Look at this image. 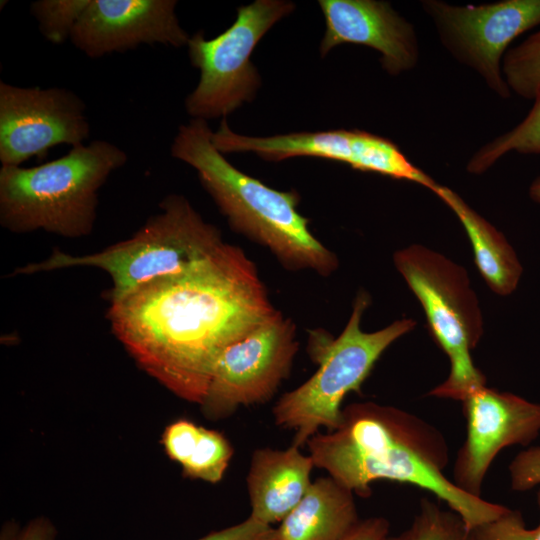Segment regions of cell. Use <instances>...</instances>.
Instances as JSON below:
<instances>
[{"label": "cell", "mask_w": 540, "mask_h": 540, "mask_svg": "<svg viewBox=\"0 0 540 540\" xmlns=\"http://www.w3.org/2000/svg\"><path fill=\"white\" fill-rule=\"evenodd\" d=\"M278 312L255 263L224 243L189 269L109 302L107 319L143 371L200 405L221 353Z\"/></svg>", "instance_id": "6da1fadb"}, {"label": "cell", "mask_w": 540, "mask_h": 540, "mask_svg": "<svg viewBox=\"0 0 540 540\" xmlns=\"http://www.w3.org/2000/svg\"><path fill=\"white\" fill-rule=\"evenodd\" d=\"M315 467L360 497L388 480L432 493L457 513L467 529L500 517L508 508L475 497L444 474L449 449L443 435L420 417L375 402L343 408L340 426L306 443Z\"/></svg>", "instance_id": "7a4b0ae2"}, {"label": "cell", "mask_w": 540, "mask_h": 540, "mask_svg": "<svg viewBox=\"0 0 540 540\" xmlns=\"http://www.w3.org/2000/svg\"><path fill=\"white\" fill-rule=\"evenodd\" d=\"M207 121L192 118L173 139L171 156L193 167L231 229L265 247L289 271L329 277L339 261L298 210L296 190L279 191L235 168L213 145Z\"/></svg>", "instance_id": "3957f363"}, {"label": "cell", "mask_w": 540, "mask_h": 540, "mask_svg": "<svg viewBox=\"0 0 540 540\" xmlns=\"http://www.w3.org/2000/svg\"><path fill=\"white\" fill-rule=\"evenodd\" d=\"M127 159L117 145L96 139L38 166H1V226L18 234L42 230L65 238L88 236L99 190Z\"/></svg>", "instance_id": "277c9868"}, {"label": "cell", "mask_w": 540, "mask_h": 540, "mask_svg": "<svg viewBox=\"0 0 540 540\" xmlns=\"http://www.w3.org/2000/svg\"><path fill=\"white\" fill-rule=\"evenodd\" d=\"M370 301L367 292L357 293L350 318L338 337L321 330L310 332L307 351L318 368L300 386L284 393L272 411L277 426L295 432L293 445L302 447L320 428L336 430L346 395L360 392L386 349L416 326L414 320L402 318L380 330L363 331L361 319Z\"/></svg>", "instance_id": "5b68a950"}, {"label": "cell", "mask_w": 540, "mask_h": 540, "mask_svg": "<svg viewBox=\"0 0 540 540\" xmlns=\"http://www.w3.org/2000/svg\"><path fill=\"white\" fill-rule=\"evenodd\" d=\"M131 237L84 255L54 250L45 260L31 262L13 275H30L72 267L106 272L112 286L109 302L164 276L181 273L216 252L225 242L220 230L206 222L182 195L170 194Z\"/></svg>", "instance_id": "8992f818"}, {"label": "cell", "mask_w": 540, "mask_h": 540, "mask_svg": "<svg viewBox=\"0 0 540 540\" xmlns=\"http://www.w3.org/2000/svg\"><path fill=\"white\" fill-rule=\"evenodd\" d=\"M393 261L420 302L430 334L450 362L447 379L428 395L462 401L486 385L471 352L483 334V319L466 270L421 245L397 251Z\"/></svg>", "instance_id": "52a82bcc"}, {"label": "cell", "mask_w": 540, "mask_h": 540, "mask_svg": "<svg viewBox=\"0 0 540 540\" xmlns=\"http://www.w3.org/2000/svg\"><path fill=\"white\" fill-rule=\"evenodd\" d=\"M294 8L290 1L256 0L238 7L234 23L217 37L206 39L202 31L190 37L188 55L200 70L199 83L185 100L192 118H225L253 100L261 80L251 54L266 32Z\"/></svg>", "instance_id": "ba28073f"}, {"label": "cell", "mask_w": 540, "mask_h": 540, "mask_svg": "<svg viewBox=\"0 0 540 540\" xmlns=\"http://www.w3.org/2000/svg\"><path fill=\"white\" fill-rule=\"evenodd\" d=\"M298 348L296 325L280 311L228 346L200 404L204 416L222 419L239 407L270 400L289 376Z\"/></svg>", "instance_id": "9c48e42d"}, {"label": "cell", "mask_w": 540, "mask_h": 540, "mask_svg": "<svg viewBox=\"0 0 540 540\" xmlns=\"http://www.w3.org/2000/svg\"><path fill=\"white\" fill-rule=\"evenodd\" d=\"M421 6L449 53L474 70L496 95L508 99L511 91L502 61L514 39L540 25V0L463 6L425 0Z\"/></svg>", "instance_id": "30bf717a"}, {"label": "cell", "mask_w": 540, "mask_h": 540, "mask_svg": "<svg viewBox=\"0 0 540 540\" xmlns=\"http://www.w3.org/2000/svg\"><path fill=\"white\" fill-rule=\"evenodd\" d=\"M216 149L224 153L253 152L267 161L315 157L344 163L355 170L413 182L434 192L439 186L413 164L391 140L361 130L298 132L250 137L233 132L224 118L212 132Z\"/></svg>", "instance_id": "8fae6325"}, {"label": "cell", "mask_w": 540, "mask_h": 540, "mask_svg": "<svg viewBox=\"0 0 540 540\" xmlns=\"http://www.w3.org/2000/svg\"><path fill=\"white\" fill-rule=\"evenodd\" d=\"M85 102L66 88L19 87L0 81V162L42 160L60 144L71 148L90 135Z\"/></svg>", "instance_id": "7c38bea8"}, {"label": "cell", "mask_w": 540, "mask_h": 540, "mask_svg": "<svg viewBox=\"0 0 540 540\" xmlns=\"http://www.w3.org/2000/svg\"><path fill=\"white\" fill-rule=\"evenodd\" d=\"M466 438L457 453L452 481L481 497L485 476L500 451L527 445L540 433V403L480 386L462 401Z\"/></svg>", "instance_id": "4fadbf2b"}, {"label": "cell", "mask_w": 540, "mask_h": 540, "mask_svg": "<svg viewBox=\"0 0 540 540\" xmlns=\"http://www.w3.org/2000/svg\"><path fill=\"white\" fill-rule=\"evenodd\" d=\"M175 0H90L70 41L89 58L122 53L142 44L182 47Z\"/></svg>", "instance_id": "5bb4252c"}, {"label": "cell", "mask_w": 540, "mask_h": 540, "mask_svg": "<svg viewBox=\"0 0 540 540\" xmlns=\"http://www.w3.org/2000/svg\"><path fill=\"white\" fill-rule=\"evenodd\" d=\"M319 5L326 25L320 45L322 56L349 43L378 51L382 68L390 75L416 66L419 45L415 29L390 4L376 0H320Z\"/></svg>", "instance_id": "9a60e30c"}, {"label": "cell", "mask_w": 540, "mask_h": 540, "mask_svg": "<svg viewBox=\"0 0 540 540\" xmlns=\"http://www.w3.org/2000/svg\"><path fill=\"white\" fill-rule=\"evenodd\" d=\"M314 467L311 456L293 444L284 450L256 449L246 477L249 517L270 526L281 522L306 494Z\"/></svg>", "instance_id": "2e32d148"}, {"label": "cell", "mask_w": 540, "mask_h": 540, "mask_svg": "<svg viewBox=\"0 0 540 540\" xmlns=\"http://www.w3.org/2000/svg\"><path fill=\"white\" fill-rule=\"evenodd\" d=\"M359 521L354 493L331 476L320 477L275 528V540H342Z\"/></svg>", "instance_id": "e0dca14e"}, {"label": "cell", "mask_w": 540, "mask_h": 540, "mask_svg": "<svg viewBox=\"0 0 540 540\" xmlns=\"http://www.w3.org/2000/svg\"><path fill=\"white\" fill-rule=\"evenodd\" d=\"M434 193L463 225L477 269L490 289L501 296L511 294L518 286L523 268L504 235L450 188L439 185Z\"/></svg>", "instance_id": "ac0fdd59"}, {"label": "cell", "mask_w": 540, "mask_h": 540, "mask_svg": "<svg viewBox=\"0 0 540 540\" xmlns=\"http://www.w3.org/2000/svg\"><path fill=\"white\" fill-rule=\"evenodd\" d=\"M509 152L540 154V92L520 123L483 145L470 157L467 171L482 174Z\"/></svg>", "instance_id": "d6986e66"}, {"label": "cell", "mask_w": 540, "mask_h": 540, "mask_svg": "<svg viewBox=\"0 0 540 540\" xmlns=\"http://www.w3.org/2000/svg\"><path fill=\"white\" fill-rule=\"evenodd\" d=\"M388 540H472L461 517L451 509L423 498L410 526Z\"/></svg>", "instance_id": "ffe728a7"}, {"label": "cell", "mask_w": 540, "mask_h": 540, "mask_svg": "<svg viewBox=\"0 0 540 540\" xmlns=\"http://www.w3.org/2000/svg\"><path fill=\"white\" fill-rule=\"evenodd\" d=\"M502 72L511 92L534 100L540 92V30L508 49Z\"/></svg>", "instance_id": "44dd1931"}, {"label": "cell", "mask_w": 540, "mask_h": 540, "mask_svg": "<svg viewBox=\"0 0 540 540\" xmlns=\"http://www.w3.org/2000/svg\"><path fill=\"white\" fill-rule=\"evenodd\" d=\"M233 455L229 440L220 432L202 427L199 438L186 462L183 474L209 483L222 480Z\"/></svg>", "instance_id": "7402d4cb"}, {"label": "cell", "mask_w": 540, "mask_h": 540, "mask_svg": "<svg viewBox=\"0 0 540 540\" xmlns=\"http://www.w3.org/2000/svg\"><path fill=\"white\" fill-rule=\"evenodd\" d=\"M89 3L90 0H38L30 5V12L42 36L59 45L70 40Z\"/></svg>", "instance_id": "603a6c76"}, {"label": "cell", "mask_w": 540, "mask_h": 540, "mask_svg": "<svg viewBox=\"0 0 540 540\" xmlns=\"http://www.w3.org/2000/svg\"><path fill=\"white\" fill-rule=\"evenodd\" d=\"M472 540H536L519 510L507 509L500 517L470 531Z\"/></svg>", "instance_id": "cb8c5ba5"}, {"label": "cell", "mask_w": 540, "mask_h": 540, "mask_svg": "<svg viewBox=\"0 0 540 540\" xmlns=\"http://www.w3.org/2000/svg\"><path fill=\"white\" fill-rule=\"evenodd\" d=\"M201 426L180 419L168 425L162 435V444L168 457L181 466L190 456L201 432Z\"/></svg>", "instance_id": "d4e9b609"}, {"label": "cell", "mask_w": 540, "mask_h": 540, "mask_svg": "<svg viewBox=\"0 0 540 540\" xmlns=\"http://www.w3.org/2000/svg\"><path fill=\"white\" fill-rule=\"evenodd\" d=\"M511 489L525 492L540 486V446L519 452L509 465Z\"/></svg>", "instance_id": "484cf974"}, {"label": "cell", "mask_w": 540, "mask_h": 540, "mask_svg": "<svg viewBox=\"0 0 540 540\" xmlns=\"http://www.w3.org/2000/svg\"><path fill=\"white\" fill-rule=\"evenodd\" d=\"M198 540H275V528L248 517L238 524L211 532Z\"/></svg>", "instance_id": "4316f807"}, {"label": "cell", "mask_w": 540, "mask_h": 540, "mask_svg": "<svg viewBox=\"0 0 540 540\" xmlns=\"http://www.w3.org/2000/svg\"><path fill=\"white\" fill-rule=\"evenodd\" d=\"M389 522L383 517L360 520L342 540H388Z\"/></svg>", "instance_id": "83f0119b"}, {"label": "cell", "mask_w": 540, "mask_h": 540, "mask_svg": "<svg viewBox=\"0 0 540 540\" xmlns=\"http://www.w3.org/2000/svg\"><path fill=\"white\" fill-rule=\"evenodd\" d=\"M56 529L45 518L31 520L20 532L18 540H55Z\"/></svg>", "instance_id": "f1b7e54d"}, {"label": "cell", "mask_w": 540, "mask_h": 540, "mask_svg": "<svg viewBox=\"0 0 540 540\" xmlns=\"http://www.w3.org/2000/svg\"><path fill=\"white\" fill-rule=\"evenodd\" d=\"M529 196L533 201L540 203V176L536 177L531 183Z\"/></svg>", "instance_id": "f546056e"}, {"label": "cell", "mask_w": 540, "mask_h": 540, "mask_svg": "<svg viewBox=\"0 0 540 540\" xmlns=\"http://www.w3.org/2000/svg\"><path fill=\"white\" fill-rule=\"evenodd\" d=\"M536 502H537V506H538V509H539V512H540V489L537 492ZM533 530H534V533H535L536 540H540V520H539V524L537 525V527L534 528Z\"/></svg>", "instance_id": "4dcf8cb0"}]
</instances>
